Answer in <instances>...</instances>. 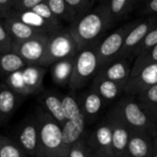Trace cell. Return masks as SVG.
Masks as SVG:
<instances>
[{
	"mask_svg": "<svg viewBox=\"0 0 157 157\" xmlns=\"http://www.w3.org/2000/svg\"><path fill=\"white\" fill-rule=\"evenodd\" d=\"M156 129H157V121H156Z\"/></svg>",
	"mask_w": 157,
	"mask_h": 157,
	"instance_id": "cell-42",
	"label": "cell"
},
{
	"mask_svg": "<svg viewBox=\"0 0 157 157\" xmlns=\"http://www.w3.org/2000/svg\"><path fill=\"white\" fill-rule=\"evenodd\" d=\"M26 66V63L14 52L0 53V75L8 76Z\"/></svg>",
	"mask_w": 157,
	"mask_h": 157,
	"instance_id": "cell-26",
	"label": "cell"
},
{
	"mask_svg": "<svg viewBox=\"0 0 157 157\" xmlns=\"http://www.w3.org/2000/svg\"><path fill=\"white\" fill-rule=\"evenodd\" d=\"M20 96L6 84L0 85V121H6L14 112Z\"/></svg>",
	"mask_w": 157,
	"mask_h": 157,
	"instance_id": "cell-21",
	"label": "cell"
},
{
	"mask_svg": "<svg viewBox=\"0 0 157 157\" xmlns=\"http://www.w3.org/2000/svg\"><path fill=\"white\" fill-rule=\"evenodd\" d=\"M73 22L90 12L96 4L95 0H65ZM72 22V23H73Z\"/></svg>",
	"mask_w": 157,
	"mask_h": 157,
	"instance_id": "cell-27",
	"label": "cell"
},
{
	"mask_svg": "<svg viewBox=\"0 0 157 157\" xmlns=\"http://www.w3.org/2000/svg\"><path fill=\"white\" fill-rule=\"evenodd\" d=\"M0 157H27V155L17 144L0 136Z\"/></svg>",
	"mask_w": 157,
	"mask_h": 157,
	"instance_id": "cell-31",
	"label": "cell"
},
{
	"mask_svg": "<svg viewBox=\"0 0 157 157\" xmlns=\"http://www.w3.org/2000/svg\"><path fill=\"white\" fill-rule=\"evenodd\" d=\"M3 25L14 41L27 40L49 34L46 31L33 29L12 16L3 19Z\"/></svg>",
	"mask_w": 157,
	"mask_h": 157,
	"instance_id": "cell-16",
	"label": "cell"
},
{
	"mask_svg": "<svg viewBox=\"0 0 157 157\" xmlns=\"http://www.w3.org/2000/svg\"><path fill=\"white\" fill-rule=\"evenodd\" d=\"M104 100L97 94L94 90L88 91L82 99V103L80 104L83 114L86 117V120H94L100 113L103 106Z\"/></svg>",
	"mask_w": 157,
	"mask_h": 157,
	"instance_id": "cell-23",
	"label": "cell"
},
{
	"mask_svg": "<svg viewBox=\"0 0 157 157\" xmlns=\"http://www.w3.org/2000/svg\"><path fill=\"white\" fill-rule=\"evenodd\" d=\"M75 58L65 59L55 63L52 65V81L59 86H69L75 64Z\"/></svg>",
	"mask_w": 157,
	"mask_h": 157,
	"instance_id": "cell-22",
	"label": "cell"
},
{
	"mask_svg": "<svg viewBox=\"0 0 157 157\" xmlns=\"http://www.w3.org/2000/svg\"><path fill=\"white\" fill-rule=\"evenodd\" d=\"M36 120L39 125L40 139L38 157H64L61 125L44 111H41Z\"/></svg>",
	"mask_w": 157,
	"mask_h": 157,
	"instance_id": "cell-3",
	"label": "cell"
},
{
	"mask_svg": "<svg viewBox=\"0 0 157 157\" xmlns=\"http://www.w3.org/2000/svg\"><path fill=\"white\" fill-rule=\"evenodd\" d=\"M88 147L93 155L114 157L112 151V132L109 121L101 122L92 132L88 140Z\"/></svg>",
	"mask_w": 157,
	"mask_h": 157,
	"instance_id": "cell-10",
	"label": "cell"
},
{
	"mask_svg": "<svg viewBox=\"0 0 157 157\" xmlns=\"http://www.w3.org/2000/svg\"><path fill=\"white\" fill-rule=\"evenodd\" d=\"M100 68L97 45L80 50L75 58L74 70L69 83L70 89L75 91L82 88L98 75Z\"/></svg>",
	"mask_w": 157,
	"mask_h": 157,
	"instance_id": "cell-5",
	"label": "cell"
},
{
	"mask_svg": "<svg viewBox=\"0 0 157 157\" xmlns=\"http://www.w3.org/2000/svg\"><path fill=\"white\" fill-rule=\"evenodd\" d=\"M15 0H0V17L5 19L14 12Z\"/></svg>",
	"mask_w": 157,
	"mask_h": 157,
	"instance_id": "cell-38",
	"label": "cell"
},
{
	"mask_svg": "<svg viewBox=\"0 0 157 157\" xmlns=\"http://www.w3.org/2000/svg\"><path fill=\"white\" fill-rule=\"evenodd\" d=\"M107 121L111 127L113 155L125 157L132 131L113 109L109 111Z\"/></svg>",
	"mask_w": 157,
	"mask_h": 157,
	"instance_id": "cell-8",
	"label": "cell"
},
{
	"mask_svg": "<svg viewBox=\"0 0 157 157\" xmlns=\"http://www.w3.org/2000/svg\"><path fill=\"white\" fill-rule=\"evenodd\" d=\"M139 105L155 124L157 121V85L146 89L136 97Z\"/></svg>",
	"mask_w": 157,
	"mask_h": 157,
	"instance_id": "cell-24",
	"label": "cell"
},
{
	"mask_svg": "<svg viewBox=\"0 0 157 157\" xmlns=\"http://www.w3.org/2000/svg\"><path fill=\"white\" fill-rule=\"evenodd\" d=\"M154 147H155V151L157 152V136L154 138Z\"/></svg>",
	"mask_w": 157,
	"mask_h": 157,
	"instance_id": "cell-39",
	"label": "cell"
},
{
	"mask_svg": "<svg viewBox=\"0 0 157 157\" xmlns=\"http://www.w3.org/2000/svg\"><path fill=\"white\" fill-rule=\"evenodd\" d=\"M142 0H109L104 1L109 14L116 24L121 20L125 19L135 9L139 8Z\"/></svg>",
	"mask_w": 157,
	"mask_h": 157,
	"instance_id": "cell-18",
	"label": "cell"
},
{
	"mask_svg": "<svg viewBox=\"0 0 157 157\" xmlns=\"http://www.w3.org/2000/svg\"><path fill=\"white\" fill-rule=\"evenodd\" d=\"M132 65L127 59H118L103 65L97 76L110 80L120 85L125 86L131 77Z\"/></svg>",
	"mask_w": 157,
	"mask_h": 157,
	"instance_id": "cell-13",
	"label": "cell"
},
{
	"mask_svg": "<svg viewBox=\"0 0 157 157\" xmlns=\"http://www.w3.org/2000/svg\"><path fill=\"white\" fill-rule=\"evenodd\" d=\"M40 103L43 107L44 112L50 115L61 127L65 123L66 120L63 110L62 98L54 93L47 92L40 98Z\"/></svg>",
	"mask_w": 157,
	"mask_h": 157,
	"instance_id": "cell-20",
	"label": "cell"
},
{
	"mask_svg": "<svg viewBox=\"0 0 157 157\" xmlns=\"http://www.w3.org/2000/svg\"><path fill=\"white\" fill-rule=\"evenodd\" d=\"M61 98H62L63 110L66 121L75 119L83 114L80 107V103H78V101L76 100L74 95L68 94Z\"/></svg>",
	"mask_w": 157,
	"mask_h": 157,
	"instance_id": "cell-29",
	"label": "cell"
},
{
	"mask_svg": "<svg viewBox=\"0 0 157 157\" xmlns=\"http://www.w3.org/2000/svg\"><path fill=\"white\" fill-rule=\"evenodd\" d=\"M138 9V13L141 16L157 17V0L143 1Z\"/></svg>",
	"mask_w": 157,
	"mask_h": 157,
	"instance_id": "cell-36",
	"label": "cell"
},
{
	"mask_svg": "<svg viewBox=\"0 0 157 157\" xmlns=\"http://www.w3.org/2000/svg\"><path fill=\"white\" fill-rule=\"evenodd\" d=\"M13 40L5 29L3 22H0V53L12 52Z\"/></svg>",
	"mask_w": 157,
	"mask_h": 157,
	"instance_id": "cell-35",
	"label": "cell"
},
{
	"mask_svg": "<svg viewBox=\"0 0 157 157\" xmlns=\"http://www.w3.org/2000/svg\"><path fill=\"white\" fill-rule=\"evenodd\" d=\"M156 24L157 17H148L145 19L138 20L135 26L128 33L119 59H128L132 57L134 50Z\"/></svg>",
	"mask_w": 157,
	"mask_h": 157,
	"instance_id": "cell-9",
	"label": "cell"
},
{
	"mask_svg": "<svg viewBox=\"0 0 157 157\" xmlns=\"http://www.w3.org/2000/svg\"><path fill=\"white\" fill-rule=\"evenodd\" d=\"M11 16L33 29L46 31L49 34L57 30L50 23H48L46 20H44L42 17H40L39 15H37L33 11H25V12L14 11L11 14Z\"/></svg>",
	"mask_w": 157,
	"mask_h": 157,
	"instance_id": "cell-25",
	"label": "cell"
},
{
	"mask_svg": "<svg viewBox=\"0 0 157 157\" xmlns=\"http://www.w3.org/2000/svg\"><path fill=\"white\" fill-rule=\"evenodd\" d=\"M86 121V117L84 114H82L75 119L66 121L65 123L62 126L63 153L64 157H67L71 146L82 137H84L83 135L85 132Z\"/></svg>",
	"mask_w": 157,
	"mask_h": 157,
	"instance_id": "cell-15",
	"label": "cell"
},
{
	"mask_svg": "<svg viewBox=\"0 0 157 157\" xmlns=\"http://www.w3.org/2000/svg\"><path fill=\"white\" fill-rule=\"evenodd\" d=\"M78 52L77 44L68 29H59L49 34L46 52L40 66H52L57 62L74 58Z\"/></svg>",
	"mask_w": 157,
	"mask_h": 157,
	"instance_id": "cell-4",
	"label": "cell"
},
{
	"mask_svg": "<svg viewBox=\"0 0 157 157\" xmlns=\"http://www.w3.org/2000/svg\"><path fill=\"white\" fill-rule=\"evenodd\" d=\"M92 153L88 147V144H86V141L84 137H82L80 140H78L76 143H75L69 152L67 157H91Z\"/></svg>",
	"mask_w": 157,
	"mask_h": 157,
	"instance_id": "cell-34",
	"label": "cell"
},
{
	"mask_svg": "<svg viewBox=\"0 0 157 157\" xmlns=\"http://www.w3.org/2000/svg\"><path fill=\"white\" fill-rule=\"evenodd\" d=\"M152 157H157V152L155 151V153H154V155H152Z\"/></svg>",
	"mask_w": 157,
	"mask_h": 157,
	"instance_id": "cell-40",
	"label": "cell"
},
{
	"mask_svg": "<svg viewBox=\"0 0 157 157\" xmlns=\"http://www.w3.org/2000/svg\"><path fill=\"white\" fill-rule=\"evenodd\" d=\"M114 25L115 23L103 1L86 15L71 23L68 30L80 51L86 47L98 45L105 33Z\"/></svg>",
	"mask_w": 157,
	"mask_h": 157,
	"instance_id": "cell-1",
	"label": "cell"
},
{
	"mask_svg": "<svg viewBox=\"0 0 157 157\" xmlns=\"http://www.w3.org/2000/svg\"><path fill=\"white\" fill-rule=\"evenodd\" d=\"M124 88L125 86L97 75L93 79V84L91 87L92 90L99 95L104 102H110L115 100L124 92Z\"/></svg>",
	"mask_w": 157,
	"mask_h": 157,
	"instance_id": "cell-19",
	"label": "cell"
},
{
	"mask_svg": "<svg viewBox=\"0 0 157 157\" xmlns=\"http://www.w3.org/2000/svg\"><path fill=\"white\" fill-rule=\"evenodd\" d=\"M17 144L22 148L27 155L39 156L40 139L39 125L37 120H30L24 123L17 134Z\"/></svg>",
	"mask_w": 157,
	"mask_h": 157,
	"instance_id": "cell-12",
	"label": "cell"
},
{
	"mask_svg": "<svg viewBox=\"0 0 157 157\" xmlns=\"http://www.w3.org/2000/svg\"><path fill=\"white\" fill-rule=\"evenodd\" d=\"M155 63H157V44L135 58V61L132 66L131 76L138 74L144 67Z\"/></svg>",
	"mask_w": 157,
	"mask_h": 157,
	"instance_id": "cell-28",
	"label": "cell"
},
{
	"mask_svg": "<svg viewBox=\"0 0 157 157\" xmlns=\"http://www.w3.org/2000/svg\"><path fill=\"white\" fill-rule=\"evenodd\" d=\"M137 22L138 20L122 25L102 39L97 45V51L101 67L119 59L124 45L125 39L130 30Z\"/></svg>",
	"mask_w": 157,
	"mask_h": 157,
	"instance_id": "cell-6",
	"label": "cell"
},
{
	"mask_svg": "<svg viewBox=\"0 0 157 157\" xmlns=\"http://www.w3.org/2000/svg\"><path fill=\"white\" fill-rule=\"evenodd\" d=\"M48 35L12 43V52L18 55L27 65H40L47 48Z\"/></svg>",
	"mask_w": 157,
	"mask_h": 157,
	"instance_id": "cell-7",
	"label": "cell"
},
{
	"mask_svg": "<svg viewBox=\"0 0 157 157\" xmlns=\"http://www.w3.org/2000/svg\"><path fill=\"white\" fill-rule=\"evenodd\" d=\"M157 44V24L148 32V34L145 36V38L143 40V41L140 43V45L134 50L132 57H138L143 52L148 51L149 49L153 48Z\"/></svg>",
	"mask_w": 157,
	"mask_h": 157,
	"instance_id": "cell-33",
	"label": "cell"
},
{
	"mask_svg": "<svg viewBox=\"0 0 157 157\" xmlns=\"http://www.w3.org/2000/svg\"><path fill=\"white\" fill-rule=\"evenodd\" d=\"M31 11L39 15L40 17H42L44 20H46L48 23H50L53 28L56 29H61V21L55 17V16L52 13L51 9L45 3V0H42L41 3H40L38 6H36Z\"/></svg>",
	"mask_w": 157,
	"mask_h": 157,
	"instance_id": "cell-32",
	"label": "cell"
},
{
	"mask_svg": "<svg viewBox=\"0 0 157 157\" xmlns=\"http://www.w3.org/2000/svg\"><path fill=\"white\" fill-rule=\"evenodd\" d=\"M155 85H157V63L144 67L138 74L131 76L124 88V93L130 97H137Z\"/></svg>",
	"mask_w": 157,
	"mask_h": 157,
	"instance_id": "cell-11",
	"label": "cell"
},
{
	"mask_svg": "<svg viewBox=\"0 0 157 157\" xmlns=\"http://www.w3.org/2000/svg\"><path fill=\"white\" fill-rule=\"evenodd\" d=\"M91 157H99V156H97V155H92V156Z\"/></svg>",
	"mask_w": 157,
	"mask_h": 157,
	"instance_id": "cell-41",
	"label": "cell"
},
{
	"mask_svg": "<svg viewBox=\"0 0 157 157\" xmlns=\"http://www.w3.org/2000/svg\"><path fill=\"white\" fill-rule=\"evenodd\" d=\"M42 0H15L14 11L25 12L31 11L36 6L41 3Z\"/></svg>",
	"mask_w": 157,
	"mask_h": 157,
	"instance_id": "cell-37",
	"label": "cell"
},
{
	"mask_svg": "<svg viewBox=\"0 0 157 157\" xmlns=\"http://www.w3.org/2000/svg\"><path fill=\"white\" fill-rule=\"evenodd\" d=\"M154 153V138L151 135L132 132L125 157H152Z\"/></svg>",
	"mask_w": 157,
	"mask_h": 157,
	"instance_id": "cell-14",
	"label": "cell"
},
{
	"mask_svg": "<svg viewBox=\"0 0 157 157\" xmlns=\"http://www.w3.org/2000/svg\"><path fill=\"white\" fill-rule=\"evenodd\" d=\"M112 109L132 132H144L153 138L157 136L156 124L151 121L133 97L129 96L121 98Z\"/></svg>",
	"mask_w": 157,
	"mask_h": 157,
	"instance_id": "cell-2",
	"label": "cell"
},
{
	"mask_svg": "<svg viewBox=\"0 0 157 157\" xmlns=\"http://www.w3.org/2000/svg\"><path fill=\"white\" fill-rule=\"evenodd\" d=\"M45 3L57 19L69 22L70 24L73 22L65 0H45Z\"/></svg>",
	"mask_w": 157,
	"mask_h": 157,
	"instance_id": "cell-30",
	"label": "cell"
},
{
	"mask_svg": "<svg viewBox=\"0 0 157 157\" xmlns=\"http://www.w3.org/2000/svg\"><path fill=\"white\" fill-rule=\"evenodd\" d=\"M27 96L36 94L42 88V80L45 74L44 67L40 65H27L18 71Z\"/></svg>",
	"mask_w": 157,
	"mask_h": 157,
	"instance_id": "cell-17",
	"label": "cell"
}]
</instances>
